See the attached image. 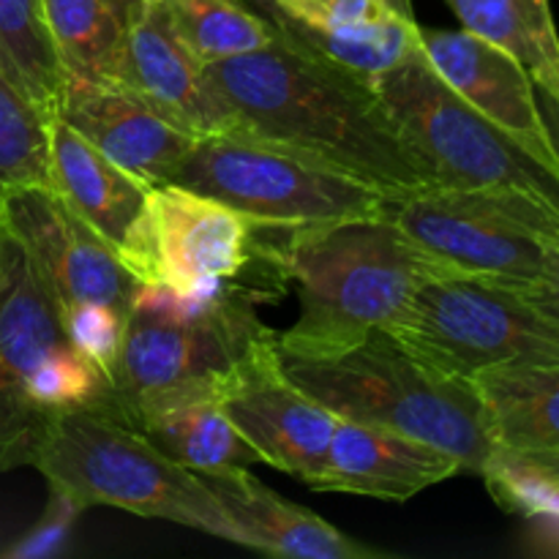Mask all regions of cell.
Returning a JSON list of instances; mask_svg holds the SVG:
<instances>
[{
	"label": "cell",
	"mask_w": 559,
	"mask_h": 559,
	"mask_svg": "<svg viewBox=\"0 0 559 559\" xmlns=\"http://www.w3.org/2000/svg\"><path fill=\"white\" fill-rule=\"evenodd\" d=\"M115 3H118L120 14H123V20H126V25H129V20L136 14V9L142 5V0H115Z\"/></svg>",
	"instance_id": "4dcf8cb0"
},
{
	"label": "cell",
	"mask_w": 559,
	"mask_h": 559,
	"mask_svg": "<svg viewBox=\"0 0 559 559\" xmlns=\"http://www.w3.org/2000/svg\"><path fill=\"white\" fill-rule=\"evenodd\" d=\"M484 480L506 508H522L530 516L559 519V484L535 478V475L506 462L491 464Z\"/></svg>",
	"instance_id": "83f0119b"
},
{
	"label": "cell",
	"mask_w": 559,
	"mask_h": 559,
	"mask_svg": "<svg viewBox=\"0 0 559 559\" xmlns=\"http://www.w3.org/2000/svg\"><path fill=\"white\" fill-rule=\"evenodd\" d=\"M3 233H5V218H3V205H0V240H3Z\"/></svg>",
	"instance_id": "1f68e13d"
},
{
	"label": "cell",
	"mask_w": 559,
	"mask_h": 559,
	"mask_svg": "<svg viewBox=\"0 0 559 559\" xmlns=\"http://www.w3.org/2000/svg\"><path fill=\"white\" fill-rule=\"evenodd\" d=\"M169 183L213 197L273 235L385 216L391 202L317 158L249 134L200 136Z\"/></svg>",
	"instance_id": "ba28073f"
},
{
	"label": "cell",
	"mask_w": 559,
	"mask_h": 559,
	"mask_svg": "<svg viewBox=\"0 0 559 559\" xmlns=\"http://www.w3.org/2000/svg\"><path fill=\"white\" fill-rule=\"evenodd\" d=\"M0 205L71 338L107 382L142 284L49 186L11 191Z\"/></svg>",
	"instance_id": "9c48e42d"
},
{
	"label": "cell",
	"mask_w": 559,
	"mask_h": 559,
	"mask_svg": "<svg viewBox=\"0 0 559 559\" xmlns=\"http://www.w3.org/2000/svg\"><path fill=\"white\" fill-rule=\"evenodd\" d=\"M0 66L27 98L55 120L66 87L41 0H0Z\"/></svg>",
	"instance_id": "d4e9b609"
},
{
	"label": "cell",
	"mask_w": 559,
	"mask_h": 559,
	"mask_svg": "<svg viewBox=\"0 0 559 559\" xmlns=\"http://www.w3.org/2000/svg\"><path fill=\"white\" fill-rule=\"evenodd\" d=\"M464 31L511 55L559 102V31L549 0H445Z\"/></svg>",
	"instance_id": "603a6c76"
},
{
	"label": "cell",
	"mask_w": 559,
	"mask_h": 559,
	"mask_svg": "<svg viewBox=\"0 0 559 559\" xmlns=\"http://www.w3.org/2000/svg\"><path fill=\"white\" fill-rule=\"evenodd\" d=\"M282 369L336 418L418 437L480 478L495 464L489 409L475 382L435 371L385 328L328 358L282 355Z\"/></svg>",
	"instance_id": "277c9868"
},
{
	"label": "cell",
	"mask_w": 559,
	"mask_h": 559,
	"mask_svg": "<svg viewBox=\"0 0 559 559\" xmlns=\"http://www.w3.org/2000/svg\"><path fill=\"white\" fill-rule=\"evenodd\" d=\"M49 189L102 235L126 265L140 240L153 186L118 167L80 131L55 118L49 120Z\"/></svg>",
	"instance_id": "d6986e66"
},
{
	"label": "cell",
	"mask_w": 559,
	"mask_h": 559,
	"mask_svg": "<svg viewBox=\"0 0 559 559\" xmlns=\"http://www.w3.org/2000/svg\"><path fill=\"white\" fill-rule=\"evenodd\" d=\"M418 47L437 76L456 96L522 142L535 158L559 169L540 115L538 87L511 55L464 27H418Z\"/></svg>",
	"instance_id": "9a60e30c"
},
{
	"label": "cell",
	"mask_w": 559,
	"mask_h": 559,
	"mask_svg": "<svg viewBox=\"0 0 559 559\" xmlns=\"http://www.w3.org/2000/svg\"><path fill=\"white\" fill-rule=\"evenodd\" d=\"M102 371L76 347L31 257L5 227L0 240V478L33 467L66 413L96 407Z\"/></svg>",
	"instance_id": "5b68a950"
},
{
	"label": "cell",
	"mask_w": 559,
	"mask_h": 559,
	"mask_svg": "<svg viewBox=\"0 0 559 559\" xmlns=\"http://www.w3.org/2000/svg\"><path fill=\"white\" fill-rule=\"evenodd\" d=\"M66 80H118L126 20L115 0H41Z\"/></svg>",
	"instance_id": "cb8c5ba5"
},
{
	"label": "cell",
	"mask_w": 559,
	"mask_h": 559,
	"mask_svg": "<svg viewBox=\"0 0 559 559\" xmlns=\"http://www.w3.org/2000/svg\"><path fill=\"white\" fill-rule=\"evenodd\" d=\"M473 382L489 409L495 462L559 484V366H495Z\"/></svg>",
	"instance_id": "44dd1931"
},
{
	"label": "cell",
	"mask_w": 559,
	"mask_h": 559,
	"mask_svg": "<svg viewBox=\"0 0 559 559\" xmlns=\"http://www.w3.org/2000/svg\"><path fill=\"white\" fill-rule=\"evenodd\" d=\"M260 298L238 278L189 295L142 284L96 407L134 426L178 399L222 393L233 371L276 338L257 317Z\"/></svg>",
	"instance_id": "3957f363"
},
{
	"label": "cell",
	"mask_w": 559,
	"mask_h": 559,
	"mask_svg": "<svg viewBox=\"0 0 559 559\" xmlns=\"http://www.w3.org/2000/svg\"><path fill=\"white\" fill-rule=\"evenodd\" d=\"M222 407L262 464L306 486L320 475L338 418L289 380L276 338L257 347L233 371L222 391Z\"/></svg>",
	"instance_id": "4fadbf2b"
},
{
	"label": "cell",
	"mask_w": 559,
	"mask_h": 559,
	"mask_svg": "<svg viewBox=\"0 0 559 559\" xmlns=\"http://www.w3.org/2000/svg\"><path fill=\"white\" fill-rule=\"evenodd\" d=\"M118 167L145 183H169L200 136L169 120L134 91L109 82L66 80L58 115Z\"/></svg>",
	"instance_id": "2e32d148"
},
{
	"label": "cell",
	"mask_w": 559,
	"mask_h": 559,
	"mask_svg": "<svg viewBox=\"0 0 559 559\" xmlns=\"http://www.w3.org/2000/svg\"><path fill=\"white\" fill-rule=\"evenodd\" d=\"M502 284L506 289H511L513 295L524 300V304L533 306L535 311H540L544 317H549L551 322L559 325V246L549 251L544 267H540L538 276L524 278V282H495Z\"/></svg>",
	"instance_id": "f1b7e54d"
},
{
	"label": "cell",
	"mask_w": 559,
	"mask_h": 559,
	"mask_svg": "<svg viewBox=\"0 0 559 559\" xmlns=\"http://www.w3.org/2000/svg\"><path fill=\"white\" fill-rule=\"evenodd\" d=\"M180 41L202 66L254 52L278 36L249 0H156Z\"/></svg>",
	"instance_id": "484cf974"
},
{
	"label": "cell",
	"mask_w": 559,
	"mask_h": 559,
	"mask_svg": "<svg viewBox=\"0 0 559 559\" xmlns=\"http://www.w3.org/2000/svg\"><path fill=\"white\" fill-rule=\"evenodd\" d=\"M293 47L377 80L418 49L409 0H249Z\"/></svg>",
	"instance_id": "5bb4252c"
},
{
	"label": "cell",
	"mask_w": 559,
	"mask_h": 559,
	"mask_svg": "<svg viewBox=\"0 0 559 559\" xmlns=\"http://www.w3.org/2000/svg\"><path fill=\"white\" fill-rule=\"evenodd\" d=\"M202 480L216 495L229 522L240 535V546L273 557L295 559H374L385 557L371 546L338 533L333 524L309 508L284 500L267 489L249 467L205 473Z\"/></svg>",
	"instance_id": "ffe728a7"
},
{
	"label": "cell",
	"mask_w": 559,
	"mask_h": 559,
	"mask_svg": "<svg viewBox=\"0 0 559 559\" xmlns=\"http://www.w3.org/2000/svg\"><path fill=\"white\" fill-rule=\"evenodd\" d=\"M197 136L229 134L233 118L205 80V66L189 52L156 0H142L126 25L118 80Z\"/></svg>",
	"instance_id": "e0dca14e"
},
{
	"label": "cell",
	"mask_w": 559,
	"mask_h": 559,
	"mask_svg": "<svg viewBox=\"0 0 559 559\" xmlns=\"http://www.w3.org/2000/svg\"><path fill=\"white\" fill-rule=\"evenodd\" d=\"M462 473V462L431 442L338 418L325 464L309 486L317 491L407 502Z\"/></svg>",
	"instance_id": "ac0fdd59"
},
{
	"label": "cell",
	"mask_w": 559,
	"mask_h": 559,
	"mask_svg": "<svg viewBox=\"0 0 559 559\" xmlns=\"http://www.w3.org/2000/svg\"><path fill=\"white\" fill-rule=\"evenodd\" d=\"M435 371L473 380L495 366H559V325L502 284L442 276L385 328Z\"/></svg>",
	"instance_id": "30bf717a"
},
{
	"label": "cell",
	"mask_w": 559,
	"mask_h": 559,
	"mask_svg": "<svg viewBox=\"0 0 559 559\" xmlns=\"http://www.w3.org/2000/svg\"><path fill=\"white\" fill-rule=\"evenodd\" d=\"M153 445L197 475L251 467L260 453L222 407V393L178 399L151 409L134 424Z\"/></svg>",
	"instance_id": "7402d4cb"
},
{
	"label": "cell",
	"mask_w": 559,
	"mask_h": 559,
	"mask_svg": "<svg viewBox=\"0 0 559 559\" xmlns=\"http://www.w3.org/2000/svg\"><path fill=\"white\" fill-rule=\"evenodd\" d=\"M371 85L437 189L522 194L559 211V169L456 96L420 47Z\"/></svg>",
	"instance_id": "52a82bcc"
},
{
	"label": "cell",
	"mask_w": 559,
	"mask_h": 559,
	"mask_svg": "<svg viewBox=\"0 0 559 559\" xmlns=\"http://www.w3.org/2000/svg\"><path fill=\"white\" fill-rule=\"evenodd\" d=\"M262 254L298 284L300 314L276 331L287 358H328L388 328L424 284L462 276L420 249L388 216L289 235L262 233Z\"/></svg>",
	"instance_id": "7a4b0ae2"
},
{
	"label": "cell",
	"mask_w": 559,
	"mask_h": 559,
	"mask_svg": "<svg viewBox=\"0 0 559 559\" xmlns=\"http://www.w3.org/2000/svg\"><path fill=\"white\" fill-rule=\"evenodd\" d=\"M385 216L462 276L524 282L559 246V211L522 194L431 189L391 200Z\"/></svg>",
	"instance_id": "8fae6325"
},
{
	"label": "cell",
	"mask_w": 559,
	"mask_h": 559,
	"mask_svg": "<svg viewBox=\"0 0 559 559\" xmlns=\"http://www.w3.org/2000/svg\"><path fill=\"white\" fill-rule=\"evenodd\" d=\"M49 186V118L0 66V197Z\"/></svg>",
	"instance_id": "4316f807"
},
{
	"label": "cell",
	"mask_w": 559,
	"mask_h": 559,
	"mask_svg": "<svg viewBox=\"0 0 559 559\" xmlns=\"http://www.w3.org/2000/svg\"><path fill=\"white\" fill-rule=\"evenodd\" d=\"M33 467L60 502L74 511L120 508L142 519H162L240 546L216 495L202 475L180 467L140 429L102 407H80L55 424Z\"/></svg>",
	"instance_id": "8992f818"
},
{
	"label": "cell",
	"mask_w": 559,
	"mask_h": 559,
	"mask_svg": "<svg viewBox=\"0 0 559 559\" xmlns=\"http://www.w3.org/2000/svg\"><path fill=\"white\" fill-rule=\"evenodd\" d=\"M260 249V229L243 213L178 183H158L126 267L140 284L189 295L240 278Z\"/></svg>",
	"instance_id": "7c38bea8"
},
{
	"label": "cell",
	"mask_w": 559,
	"mask_h": 559,
	"mask_svg": "<svg viewBox=\"0 0 559 559\" xmlns=\"http://www.w3.org/2000/svg\"><path fill=\"white\" fill-rule=\"evenodd\" d=\"M205 80L249 134L317 158L391 200L437 189L369 80L325 63L282 36L205 66Z\"/></svg>",
	"instance_id": "6da1fadb"
},
{
	"label": "cell",
	"mask_w": 559,
	"mask_h": 559,
	"mask_svg": "<svg viewBox=\"0 0 559 559\" xmlns=\"http://www.w3.org/2000/svg\"><path fill=\"white\" fill-rule=\"evenodd\" d=\"M538 104H540V115H544L546 131H549L551 147H555V156L559 162V102H555L551 96H546L544 91H538Z\"/></svg>",
	"instance_id": "f546056e"
}]
</instances>
